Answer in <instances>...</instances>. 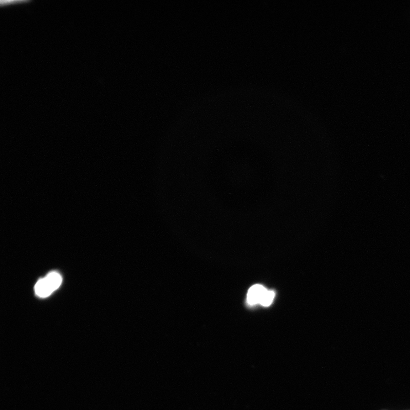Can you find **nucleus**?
<instances>
[{
	"instance_id": "1",
	"label": "nucleus",
	"mask_w": 410,
	"mask_h": 410,
	"mask_svg": "<svg viewBox=\"0 0 410 410\" xmlns=\"http://www.w3.org/2000/svg\"><path fill=\"white\" fill-rule=\"evenodd\" d=\"M62 282V278L59 273L51 272L48 273L35 284L34 290L36 295L41 298L49 296L61 286Z\"/></svg>"
},
{
	"instance_id": "2",
	"label": "nucleus",
	"mask_w": 410,
	"mask_h": 410,
	"mask_svg": "<svg viewBox=\"0 0 410 410\" xmlns=\"http://www.w3.org/2000/svg\"><path fill=\"white\" fill-rule=\"evenodd\" d=\"M267 291L265 287L260 285L252 286L247 296V301L250 305L260 304Z\"/></svg>"
},
{
	"instance_id": "3",
	"label": "nucleus",
	"mask_w": 410,
	"mask_h": 410,
	"mask_svg": "<svg viewBox=\"0 0 410 410\" xmlns=\"http://www.w3.org/2000/svg\"><path fill=\"white\" fill-rule=\"evenodd\" d=\"M274 297L275 292L272 291L267 290L264 297H263L260 304L264 307H269L272 304Z\"/></svg>"
}]
</instances>
